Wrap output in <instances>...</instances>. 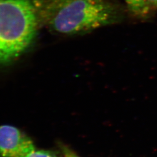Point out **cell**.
Returning a JSON list of instances; mask_svg holds the SVG:
<instances>
[{"label":"cell","instance_id":"obj_1","mask_svg":"<svg viewBox=\"0 0 157 157\" xmlns=\"http://www.w3.org/2000/svg\"><path fill=\"white\" fill-rule=\"evenodd\" d=\"M39 15L52 32L67 36L89 33L123 18L120 9L109 0H54Z\"/></svg>","mask_w":157,"mask_h":157},{"label":"cell","instance_id":"obj_2","mask_svg":"<svg viewBox=\"0 0 157 157\" xmlns=\"http://www.w3.org/2000/svg\"><path fill=\"white\" fill-rule=\"evenodd\" d=\"M39 20L31 0H0V70L16 62L33 45Z\"/></svg>","mask_w":157,"mask_h":157},{"label":"cell","instance_id":"obj_3","mask_svg":"<svg viewBox=\"0 0 157 157\" xmlns=\"http://www.w3.org/2000/svg\"><path fill=\"white\" fill-rule=\"evenodd\" d=\"M35 150L32 140L16 127L0 126V157H26Z\"/></svg>","mask_w":157,"mask_h":157},{"label":"cell","instance_id":"obj_4","mask_svg":"<svg viewBox=\"0 0 157 157\" xmlns=\"http://www.w3.org/2000/svg\"><path fill=\"white\" fill-rule=\"evenodd\" d=\"M127 7L133 15L140 18L148 17L150 11L144 2V0H124Z\"/></svg>","mask_w":157,"mask_h":157},{"label":"cell","instance_id":"obj_5","mask_svg":"<svg viewBox=\"0 0 157 157\" xmlns=\"http://www.w3.org/2000/svg\"><path fill=\"white\" fill-rule=\"evenodd\" d=\"M26 157H56L53 152L47 150H36L31 152Z\"/></svg>","mask_w":157,"mask_h":157},{"label":"cell","instance_id":"obj_6","mask_svg":"<svg viewBox=\"0 0 157 157\" xmlns=\"http://www.w3.org/2000/svg\"><path fill=\"white\" fill-rule=\"evenodd\" d=\"M146 6L150 11L157 9V0H144Z\"/></svg>","mask_w":157,"mask_h":157},{"label":"cell","instance_id":"obj_7","mask_svg":"<svg viewBox=\"0 0 157 157\" xmlns=\"http://www.w3.org/2000/svg\"><path fill=\"white\" fill-rule=\"evenodd\" d=\"M63 152L64 157H80L67 147H64L63 148Z\"/></svg>","mask_w":157,"mask_h":157}]
</instances>
